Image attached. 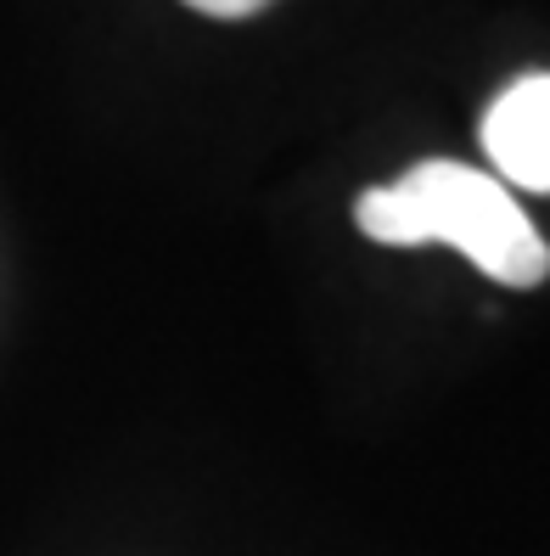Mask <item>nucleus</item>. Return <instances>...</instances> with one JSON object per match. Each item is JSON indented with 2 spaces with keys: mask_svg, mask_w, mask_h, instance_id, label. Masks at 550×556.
<instances>
[{
  "mask_svg": "<svg viewBox=\"0 0 550 556\" xmlns=\"http://www.w3.org/2000/svg\"><path fill=\"white\" fill-rule=\"evenodd\" d=\"M360 231L387 248H461L483 276L506 287H539L550 276V248L511 191L495 175H477L449 157L415 163L405 180L360 198Z\"/></svg>",
  "mask_w": 550,
  "mask_h": 556,
  "instance_id": "obj_1",
  "label": "nucleus"
},
{
  "mask_svg": "<svg viewBox=\"0 0 550 556\" xmlns=\"http://www.w3.org/2000/svg\"><path fill=\"white\" fill-rule=\"evenodd\" d=\"M483 147L500 180L550 191V74H528L500 96L483 118Z\"/></svg>",
  "mask_w": 550,
  "mask_h": 556,
  "instance_id": "obj_2",
  "label": "nucleus"
},
{
  "mask_svg": "<svg viewBox=\"0 0 550 556\" xmlns=\"http://www.w3.org/2000/svg\"><path fill=\"white\" fill-rule=\"evenodd\" d=\"M186 7H197V12H208V17H247V12H258V7H270V0H186Z\"/></svg>",
  "mask_w": 550,
  "mask_h": 556,
  "instance_id": "obj_3",
  "label": "nucleus"
}]
</instances>
